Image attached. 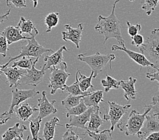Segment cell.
Returning a JSON list of instances; mask_svg holds the SVG:
<instances>
[{"label":"cell","mask_w":159,"mask_h":140,"mask_svg":"<svg viewBox=\"0 0 159 140\" xmlns=\"http://www.w3.org/2000/svg\"><path fill=\"white\" fill-rule=\"evenodd\" d=\"M60 14L58 12H52L45 18L44 23L47 26L46 32H50L52 29L56 27L59 22Z\"/></svg>","instance_id":"obj_30"},{"label":"cell","mask_w":159,"mask_h":140,"mask_svg":"<svg viewBox=\"0 0 159 140\" xmlns=\"http://www.w3.org/2000/svg\"><path fill=\"white\" fill-rule=\"evenodd\" d=\"M2 33L3 36H6L8 45L18 42V41L21 40L31 39L32 37L23 36L22 35V32H20V29L18 27H14L13 26H7V28L3 30Z\"/></svg>","instance_id":"obj_18"},{"label":"cell","mask_w":159,"mask_h":140,"mask_svg":"<svg viewBox=\"0 0 159 140\" xmlns=\"http://www.w3.org/2000/svg\"><path fill=\"white\" fill-rule=\"evenodd\" d=\"M120 0H116L112 6V13L107 17L100 15L98 18V23L95 26V30L100 35L104 36V44L110 39H116L120 46L125 47V42L121 35V25L119 20L116 16L115 8L116 3Z\"/></svg>","instance_id":"obj_1"},{"label":"cell","mask_w":159,"mask_h":140,"mask_svg":"<svg viewBox=\"0 0 159 140\" xmlns=\"http://www.w3.org/2000/svg\"><path fill=\"white\" fill-rule=\"evenodd\" d=\"M150 111L149 107H145L144 113H139L136 110H132L125 121H119L117 127L120 131L125 133L126 135H135L141 129L146 116Z\"/></svg>","instance_id":"obj_4"},{"label":"cell","mask_w":159,"mask_h":140,"mask_svg":"<svg viewBox=\"0 0 159 140\" xmlns=\"http://www.w3.org/2000/svg\"><path fill=\"white\" fill-rule=\"evenodd\" d=\"M39 108L36 107H31L27 103H22L19 105L15 107L14 108V112L16 113L17 118L20 120L27 121L35 112L38 111Z\"/></svg>","instance_id":"obj_19"},{"label":"cell","mask_w":159,"mask_h":140,"mask_svg":"<svg viewBox=\"0 0 159 140\" xmlns=\"http://www.w3.org/2000/svg\"><path fill=\"white\" fill-rule=\"evenodd\" d=\"M100 108H96L95 111L92 112L89 121L88 125L87 126V129L90 131L98 133L100 131V127L103 125L105 121L104 119H102L100 116L99 112Z\"/></svg>","instance_id":"obj_23"},{"label":"cell","mask_w":159,"mask_h":140,"mask_svg":"<svg viewBox=\"0 0 159 140\" xmlns=\"http://www.w3.org/2000/svg\"><path fill=\"white\" fill-rule=\"evenodd\" d=\"M87 134H88L91 138L94 140H112V134L111 129H105L102 131H99L98 133L90 131L88 129H86Z\"/></svg>","instance_id":"obj_31"},{"label":"cell","mask_w":159,"mask_h":140,"mask_svg":"<svg viewBox=\"0 0 159 140\" xmlns=\"http://www.w3.org/2000/svg\"><path fill=\"white\" fill-rule=\"evenodd\" d=\"M2 66L1 65V64H0V78H2V77H1V72H2Z\"/></svg>","instance_id":"obj_48"},{"label":"cell","mask_w":159,"mask_h":140,"mask_svg":"<svg viewBox=\"0 0 159 140\" xmlns=\"http://www.w3.org/2000/svg\"><path fill=\"white\" fill-rule=\"evenodd\" d=\"M85 95H74L70 94L65 99L62 101V105L65 107L66 110H69L77 106L80 103L81 100Z\"/></svg>","instance_id":"obj_28"},{"label":"cell","mask_w":159,"mask_h":140,"mask_svg":"<svg viewBox=\"0 0 159 140\" xmlns=\"http://www.w3.org/2000/svg\"><path fill=\"white\" fill-rule=\"evenodd\" d=\"M116 57L114 54H101L97 51L95 54L88 55L87 53H81L77 56V59L81 62L86 63L93 71V78H96L98 74L104 69V67L110 63L111 69H112V62Z\"/></svg>","instance_id":"obj_3"},{"label":"cell","mask_w":159,"mask_h":140,"mask_svg":"<svg viewBox=\"0 0 159 140\" xmlns=\"http://www.w3.org/2000/svg\"><path fill=\"white\" fill-rule=\"evenodd\" d=\"M73 129V127H69L67 129V131L64 133V134L62 136L63 140H69V139L80 140V139H84L85 138L87 134H77Z\"/></svg>","instance_id":"obj_35"},{"label":"cell","mask_w":159,"mask_h":140,"mask_svg":"<svg viewBox=\"0 0 159 140\" xmlns=\"http://www.w3.org/2000/svg\"><path fill=\"white\" fill-rule=\"evenodd\" d=\"M117 50H120V51H123L126 53V54L129 57L133 59L134 61L137 63L138 65L142 67H151L154 68V69H156V67L152 63H151L149 62L148 59L144 55H143L142 53H138L137 52L133 51L131 50H129L126 47H123L121 46H119V45H112V51H115Z\"/></svg>","instance_id":"obj_15"},{"label":"cell","mask_w":159,"mask_h":140,"mask_svg":"<svg viewBox=\"0 0 159 140\" xmlns=\"http://www.w3.org/2000/svg\"><path fill=\"white\" fill-rule=\"evenodd\" d=\"M131 37V45L136 46L137 47H139L142 44L144 43V40H143V37L142 35H139L137 34Z\"/></svg>","instance_id":"obj_39"},{"label":"cell","mask_w":159,"mask_h":140,"mask_svg":"<svg viewBox=\"0 0 159 140\" xmlns=\"http://www.w3.org/2000/svg\"><path fill=\"white\" fill-rule=\"evenodd\" d=\"M10 12H11V9H10L6 14H4L3 15H0V24L3 23V22H4V20H8V16L10 14Z\"/></svg>","instance_id":"obj_44"},{"label":"cell","mask_w":159,"mask_h":140,"mask_svg":"<svg viewBox=\"0 0 159 140\" xmlns=\"http://www.w3.org/2000/svg\"><path fill=\"white\" fill-rule=\"evenodd\" d=\"M20 59H17L16 62H14L12 64V67H18L23 69H31L32 66L33 64V59L29 57H22L20 58Z\"/></svg>","instance_id":"obj_33"},{"label":"cell","mask_w":159,"mask_h":140,"mask_svg":"<svg viewBox=\"0 0 159 140\" xmlns=\"http://www.w3.org/2000/svg\"><path fill=\"white\" fill-rule=\"evenodd\" d=\"M30 123V130L31 132V135L33 137V139L37 140V139H42L39 138L40 127H41V123L42 121V119L37 116V117H34L31 119H28Z\"/></svg>","instance_id":"obj_27"},{"label":"cell","mask_w":159,"mask_h":140,"mask_svg":"<svg viewBox=\"0 0 159 140\" xmlns=\"http://www.w3.org/2000/svg\"><path fill=\"white\" fill-rule=\"evenodd\" d=\"M127 32L128 34L131 36H133L135 35H137L140 31H141L142 29V26L139 24H131L129 21H127Z\"/></svg>","instance_id":"obj_36"},{"label":"cell","mask_w":159,"mask_h":140,"mask_svg":"<svg viewBox=\"0 0 159 140\" xmlns=\"http://www.w3.org/2000/svg\"><path fill=\"white\" fill-rule=\"evenodd\" d=\"M159 0H142V8L146 12L148 16L152 14L157 7Z\"/></svg>","instance_id":"obj_34"},{"label":"cell","mask_w":159,"mask_h":140,"mask_svg":"<svg viewBox=\"0 0 159 140\" xmlns=\"http://www.w3.org/2000/svg\"><path fill=\"white\" fill-rule=\"evenodd\" d=\"M12 98L11 102L10 108L8 111L10 114H13L14 108L15 107L19 105L25 100L35 97L37 94H39V91H36L35 89L30 90H19L16 87V88L12 90Z\"/></svg>","instance_id":"obj_9"},{"label":"cell","mask_w":159,"mask_h":140,"mask_svg":"<svg viewBox=\"0 0 159 140\" xmlns=\"http://www.w3.org/2000/svg\"><path fill=\"white\" fill-rule=\"evenodd\" d=\"M79 72V87L83 92L88 91L89 89L91 88L94 90V87L92 84V79L93 78V71H92L91 75L89 77L85 76V75H82L81 74V71L78 70Z\"/></svg>","instance_id":"obj_26"},{"label":"cell","mask_w":159,"mask_h":140,"mask_svg":"<svg viewBox=\"0 0 159 140\" xmlns=\"http://www.w3.org/2000/svg\"><path fill=\"white\" fill-rule=\"evenodd\" d=\"M153 71L151 73H147L146 74V78H148L150 81H157L158 82V85L159 86V69Z\"/></svg>","instance_id":"obj_40"},{"label":"cell","mask_w":159,"mask_h":140,"mask_svg":"<svg viewBox=\"0 0 159 140\" xmlns=\"http://www.w3.org/2000/svg\"><path fill=\"white\" fill-rule=\"evenodd\" d=\"M146 140H159V131L154 132L149 135L146 139Z\"/></svg>","instance_id":"obj_43"},{"label":"cell","mask_w":159,"mask_h":140,"mask_svg":"<svg viewBox=\"0 0 159 140\" xmlns=\"http://www.w3.org/2000/svg\"><path fill=\"white\" fill-rule=\"evenodd\" d=\"M7 45L8 43H7L6 36L2 35V32H0V55H2L3 57H6L7 51L8 50Z\"/></svg>","instance_id":"obj_37"},{"label":"cell","mask_w":159,"mask_h":140,"mask_svg":"<svg viewBox=\"0 0 159 140\" xmlns=\"http://www.w3.org/2000/svg\"><path fill=\"white\" fill-rule=\"evenodd\" d=\"M38 106L39 107V115L41 119H44L52 114H56L58 112L57 109L54 107L56 103L55 100L49 101L46 96V92H42V97L38 98Z\"/></svg>","instance_id":"obj_12"},{"label":"cell","mask_w":159,"mask_h":140,"mask_svg":"<svg viewBox=\"0 0 159 140\" xmlns=\"http://www.w3.org/2000/svg\"><path fill=\"white\" fill-rule=\"evenodd\" d=\"M17 27L20 29L22 33H28L31 36H37L39 34V31L35 28V24L30 20H26V19L21 16L20 20L18 22Z\"/></svg>","instance_id":"obj_24"},{"label":"cell","mask_w":159,"mask_h":140,"mask_svg":"<svg viewBox=\"0 0 159 140\" xmlns=\"http://www.w3.org/2000/svg\"><path fill=\"white\" fill-rule=\"evenodd\" d=\"M139 51L149 62L152 63L159 69V28H154L142 45L139 47Z\"/></svg>","instance_id":"obj_2"},{"label":"cell","mask_w":159,"mask_h":140,"mask_svg":"<svg viewBox=\"0 0 159 140\" xmlns=\"http://www.w3.org/2000/svg\"><path fill=\"white\" fill-rule=\"evenodd\" d=\"M120 81L108 75H107L105 79H101V84L105 88L104 92H108L111 89H118L120 87Z\"/></svg>","instance_id":"obj_29"},{"label":"cell","mask_w":159,"mask_h":140,"mask_svg":"<svg viewBox=\"0 0 159 140\" xmlns=\"http://www.w3.org/2000/svg\"><path fill=\"white\" fill-rule=\"evenodd\" d=\"M30 1H33V0H30Z\"/></svg>","instance_id":"obj_50"},{"label":"cell","mask_w":159,"mask_h":140,"mask_svg":"<svg viewBox=\"0 0 159 140\" xmlns=\"http://www.w3.org/2000/svg\"><path fill=\"white\" fill-rule=\"evenodd\" d=\"M28 44L25 46H22V51L18 55L9 57V60L6 64L2 66V69L7 67L11 62L20 59L22 57H35V59H39L43 53H54L52 49H48L41 45L35 39V36H33L31 39H29Z\"/></svg>","instance_id":"obj_5"},{"label":"cell","mask_w":159,"mask_h":140,"mask_svg":"<svg viewBox=\"0 0 159 140\" xmlns=\"http://www.w3.org/2000/svg\"><path fill=\"white\" fill-rule=\"evenodd\" d=\"M144 107H149L150 108V111L148 112L149 114L157 115L159 118V101L151 103L150 104L146 105Z\"/></svg>","instance_id":"obj_38"},{"label":"cell","mask_w":159,"mask_h":140,"mask_svg":"<svg viewBox=\"0 0 159 140\" xmlns=\"http://www.w3.org/2000/svg\"><path fill=\"white\" fill-rule=\"evenodd\" d=\"M27 130V127L25 125H20L19 123H16L12 127H10L2 136L3 140H22L24 131Z\"/></svg>","instance_id":"obj_17"},{"label":"cell","mask_w":159,"mask_h":140,"mask_svg":"<svg viewBox=\"0 0 159 140\" xmlns=\"http://www.w3.org/2000/svg\"><path fill=\"white\" fill-rule=\"evenodd\" d=\"M64 28L66 29V31L62 32V39L64 41H71L79 49V44L81 42L83 24L82 23L79 24L75 28L72 27L70 24H65Z\"/></svg>","instance_id":"obj_11"},{"label":"cell","mask_w":159,"mask_h":140,"mask_svg":"<svg viewBox=\"0 0 159 140\" xmlns=\"http://www.w3.org/2000/svg\"><path fill=\"white\" fill-rule=\"evenodd\" d=\"M137 79L132 77L129 78L128 80H121L120 82V86L124 90V97L126 100L129 101L131 100H135V96L137 91L135 88V84Z\"/></svg>","instance_id":"obj_20"},{"label":"cell","mask_w":159,"mask_h":140,"mask_svg":"<svg viewBox=\"0 0 159 140\" xmlns=\"http://www.w3.org/2000/svg\"><path fill=\"white\" fill-rule=\"evenodd\" d=\"M159 101V95L154 96L152 98V103H155V102Z\"/></svg>","instance_id":"obj_45"},{"label":"cell","mask_w":159,"mask_h":140,"mask_svg":"<svg viewBox=\"0 0 159 140\" xmlns=\"http://www.w3.org/2000/svg\"><path fill=\"white\" fill-rule=\"evenodd\" d=\"M158 131L159 118L157 115L148 113L141 129L137 135L140 139H146L149 135Z\"/></svg>","instance_id":"obj_10"},{"label":"cell","mask_w":159,"mask_h":140,"mask_svg":"<svg viewBox=\"0 0 159 140\" xmlns=\"http://www.w3.org/2000/svg\"><path fill=\"white\" fill-rule=\"evenodd\" d=\"M12 114H10L8 111L0 113V125H3L6 123L12 118Z\"/></svg>","instance_id":"obj_41"},{"label":"cell","mask_w":159,"mask_h":140,"mask_svg":"<svg viewBox=\"0 0 159 140\" xmlns=\"http://www.w3.org/2000/svg\"><path fill=\"white\" fill-rule=\"evenodd\" d=\"M103 94L104 91L102 90L93 91L92 93L88 94V95H85L83 98V100L88 107H93L96 108H100V103H101V102L105 103L103 100Z\"/></svg>","instance_id":"obj_21"},{"label":"cell","mask_w":159,"mask_h":140,"mask_svg":"<svg viewBox=\"0 0 159 140\" xmlns=\"http://www.w3.org/2000/svg\"><path fill=\"white\" fill-rule=\"evenodd\" d=\"M39 0H33V7H36L37 6V3H38Z\"/></svg>","instance_id":"obj_46"},{"label":"cell","mask_w":159,"mask_h":140,"mask_svg":"<svg viewBox=\"0 0 159 140\" xmlns=\"http://www.w3.org/2000/svg\"><path fill=\"white\" fill-rule=\"evenodd\" d=\"M57 125L62 126L60 124V119L57 117H53L45 123L43 131V137L45 140L53 139L55 135V130Z\"/></svg>","instance_id":"obj_22"},{"label":"cell","mask_w":159,"mask_h":140,"mask_svg":"<svg viewBox=\"0 0 159 140\" xmlns=\"http://www.w3.org/2000/svg\"><path fill=\"white\" fill-rule=\"evenodd\" d=\"M39 61V59L36 58L33 62L31 69L26 70V74L22 75L19 80L20 84L22 83L32 86H37L43 80V77L45 74V70L43 67L42 70H38L35 68V64Z\"/></svg>","instance_id":"obj_8"},{"label":"cell","mask_w":159,"mask_h":140,"mask_svg":"<svg viewBox=\"0 0 159 140\" xmlns=\"http://www.w3.org/2000/svg\"><path fill=\"white\" fill-rule=\"evenodd\" d=\"M98 108L93 107H89L88 109L85 112L81 115H73L70 117V121L69 123L66 124V129L69 127H77L80 128L82 129H87L86 124L89 122L90 116L92 112H93L95 110Z\"/></svg>","instance_id":"obj_14"},{"label":"cell","mask_w":159,"mask_h":140,"mask_svg":"<svg viewBox=\"0 0 159 140\" xmlns=\"http://www.w3.org/2000/svg\"><path fill=\"white\" fill-rule=\"evenodd\" d=\"M2 72L6 75V83H9L10 88H12L13 86L17 87L20 85L19 80L22 75L26 74V70L18 67H6L2 70Z\"/></svg>","instance_id":"obj_13"},{"label":"cell","mask_w":159,"mask_h":140,"mask_svg":"<svg viewBox=\"0 0 159 140\" xmlns=\"http://www.w3.org/2000/svg\"><path fill=\"white\" fill-rule=\"evenodd\" d=\"M129 1H131V2H134V1H135V0H129Z\"/></svg>","instance_id":"obj_49"},{"label":"cell","mask_w":159,"mask_h":140,"mask_svg":"<svg viewBox=\"0 0 159 140\" xmlns=\"http://www.w3.org/2000/svg\"><path fill=\"white\" fill-rule=\"evenodd\" d=\"M88 108L89 107L85 104L84 101H83V98H82L80 101V103H79V104L78 105L75 106V107L71 108L69 110H67L66 117H67V118H69V117H70L71 116H73V115H81V114H82V113L85 112L88 109Z\"/></svg>","instance_id":"obj_32"},{"label":"cell","mask_w":159,"mask_h":140,"mask_svg":"<svg viewBox=\"0 0 159 140\" xmlns=\"http://www.w3.org/2000/svg\"><path fill=\"white\" fill-rule=\"evenodd\" d=\"M63 51H69L66 46H62L60 47L56 52L52 53L50 55H46L44 58L45 63L43 67L45 70L50 69L51 67L59 66L62 64L64 61Z\"/></svg>","instance_id":"obj_16"},{"label":"cell","mask_w":159,"mask_h":140,"mask_svg":"<svg viewBox=\"0 0 159 140\" xmlns=\"http://www.w3.org/2000/svg\"><path fill=\"white\" fill-rule=\"evenodd\" d=\"M69 92V94H74V95H88V94L92 93L93 92V90H90V91L88 90V91L84 92L80 89V87H79V72L77 70L76 73V81H75L73 84L70 86L66 85L64 86L62 92Z\"/></svg>","instance_id":"obj_25"},{"label":"cell","mask_w":159,"mask_h":140,"mask_svg":"<svg viewBox=\"0 0 159 140\" xmlns=\"http://www.w3.org/2000/svg\"><path fill=\"white\" fill-rule=\"evenodd\" d=\"M108 104L109 105V111L107 114H104L103 119L105 121H110L111 123V127L110 129L113 131L115 129L116 125L118 123L123 116L126 114L128 110L131 108V104L120 105L116 102L108 101Z\"/></svg>","instance_id":"obj_7"},{"label":"cell","mask_w":159,"mask_h":140,"mask_svg":"<svg viewBox=\"0 0 159 140\" xmlns=\"http://www.w3.org/2000/svg\"><path fill=\"white\" fill-rule=\"evenodd\" d=\"M12 4L18 8H22V7H26V4L25 3V0H9Z\"/></svg>","instance_id":"obj_42"},{"label":"cell","mask_w":159,"mask_h":140,"mask_svg":"<svg viewBox=\"0 0 159 140\" xmlns=\"http://www.w3.org/2000/svg\"><path fill=\"white\" fill-rule=\"evenodd\" d=\"M50 75L49 78L48 87L50 88L51 94H54L58 90H61L63 92L64 86L66 85V80L70 74L68 73L67 64L64 62L61 65H59V67L56 66L51 67Z\"/></svg>","instance_id":"obj_6"},{"label":"cell","mask_w":159,"mask_h":140,"mask_svg":"<svg viewBox=\"0 0 159 140\" xmlns=\"http://www.w3.org/2000/svg\"><path fill=\"white\" fill-rule=\"evenodd\" d=\"M6 5L7 6H10V3L9 0H6Z\"/></svg>","instance_id":"obj_47"}]
</instances>
